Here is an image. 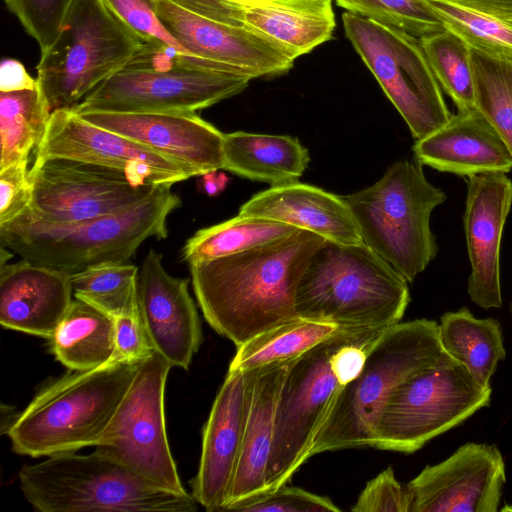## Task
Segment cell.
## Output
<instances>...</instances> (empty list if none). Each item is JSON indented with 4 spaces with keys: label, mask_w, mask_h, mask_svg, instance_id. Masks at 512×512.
<instances>
[{
    "label": "cell",
    "mask_w": 512,
    "mask_h": 512,
    "mask_svg": "<svg viewBox=\"0 0 512 512\" xmlns=\"http://www.w3.org/2000/svg\"><path fill=\"white\" fill-rule=\"evenodd\" d=\"M443 353L439 324L434 320L399 322L381 331L360 374L333 400L309 458L327 451L374 447L381 413L393 391Z\"/></svg>",
    "instance_id": "obj_6"
},
{
    "label": "cell",
    "mask_w": 512,
    "mask_h": 512,
    "mask_svg": "<svg viewBox=\"0 0 512 512\" xmlns=\"http://www.w3.org/2000/svg\"><path fill=\"white\" fill-rule=\"evenodd\" d=\"M74 0H4L41 51L56 40Z\"/></svg>",
    "instance_id": "obj_38"
},
{
    "label": "cell",
    "mask_w": 512,
    "mask_h": 512,
    "mask_svg": "<svg viewBox=\"0 0 512 512\" xmlns=\"http://www.w3.org/2000/svg\"><path fill=\"white\" fill-rule=\"evenodd\" d=\"M156 13L189 53L235 67L251 78L286 72L298 57L287 47L246 25L218 22L170 0H156Z\"/></svg>",
    "instance_id": "obj_17"
},
{
    "label": "cell",
    "mask_w": 512,
    "mask_h": 512,
    "mask_svg": "<svg viewBox=\"0 0 512 512\" xmlns=\"http://www.w3.org/2000/svg\"><path fill=\"white\" fill-rule=\"evenodd\" d=\"M446 29L461 37L469 47L512 57V24L443 0H426Z\"/></svg>",
    "instance_id": "obj_36"
},
{
    "label": "cell",
    "mask_w": 512,
    "mask_h": 512,
    "mask_svg": "<svg viewBox=\"0 0 512 512\" xmlns=\"http://www.w3.org/2000/svg\"><path fill=\"white\" fill-rule=\"evenodd\" d=\"M505 482L499 448L469 442L405 485L409 512H496Z\"/></svg>",
    "instance_id": "obj_16"
},
{
    "label": "cell",
    "mask_w": 512,
    "mask_h": 512,
    "mask_svg": "<svg viewBox=\"0 0 512 512\" xmlns=\"http://www.w3.org/2000/svg\"><path fill=\"white\" fill-rule=\"evenodd\" d=\"M491 394V386L481 385L444 352L393 391L381 413L374 447L414 453L489 406Z\"/></svg>",
    "instance_id": "obj_11"
},
{
    "label": "cell",
    "mask_w": 512,
    "mask_h": 512,
    "mask_svg": "<svg viewBox=\"0 0 512 512\" xmlns=\"http://www.w3.org/2000/svg\"><path fill=\"white\" fill-rule=\"evenodd\" d=\"M413 152L422 165L462 177L512 169L506 143L476 107L457 110L442 126L416 140Z\"/></svg>",
    "instance_id": "obj_23"
},
{
    "label": "cell",
    "mask_w": 512,
    "mask_h": 512,
    "mask_svg": "<svg viewBox=\"0 0 512 512\" xmlns=\"http://www.w3.org/2000/svg\"><path fill=\"white\" fill-rule=\"evenodd\" d=\"M333 0H226L246 25L298 57L328 41L335 28Z\"/></svg>",
    "instance_id": "obj_26"
},
{
    "label": "cell",
    "mask_w": 512,
    "mask_h": 512,
    "mask_svg": "<svg viewBox=\"0 0 512 512\" xmlns=\"http://www.w3.org/2000/svg\"><path fill=\"white\" fill-rule=\"evenodd\" d=\"M381 331L342 328L291 361L277 404L267 491L286 485L309 458L333 400L360 374Z\"/></svg>",
    "instance_id": "obj_3"
},
{
    "label": "cell",
    "mask_w": 512,
    "mask_h": 512,
    "mask_svg": "<svg viewBox=\"0 0 512 512\" xmlns=\"http://www.w3.org/2000/svg\"><path fill=\"white\" fill-rule=\"evenodd\" d=\"M469 48L475 107L491 122L512 155V57Z\"/></svg>",
    "instance_id": "obj_34"
},
{
    "label": "cell",
    "mask_w": 512,
    "mask_h": 512,
    "mask_svg": "<svg viewBox=\"0 0 512 512\" xmlns=\"http://www.w3.org/2000/svg\"><path fill=\"white\" fill-rule=\"evenodd\" d=\"M139 363L112 360L70 370L42 389L10 423L12 450L33 458L95 446L128 390Z\"/></svg>",
    "instance_id": "obj_7"
},
{
    "label": "cell",
    "mask_w": 512,
    "mask_h": 512,
    "mask_svg": "<svg viewBox=\"0 0 512 512\" xmlns=\"http://www.w3.org/2000/svg\"><path fill=\"white\" fill-rule=\"evenodd\" d=\"M249 380L250 370L228 369L203 428L191 494L207 511L224 510L227 503L242 444Z\"/></svg>",
    "instance_id": "obj_21"
},
{
    "label": "cell",
    "mask_w": 512,
    "mask_h": 512,
    "mask_svg": "<svg viewBox=\"0 0 512 512\" xmlns=\"http://www.w3.org/2000/svg\"><path fill=\"white\" fill-rule=\"evenodd\" d=\"M19 481L26 500L41 512H192L198 504L192 494L163 489L97 448L25 465Z\"/></svg>",
    "instance_id": "obj_8"
},
{
    "label": "cell",
    "mask_w": 512,
    "mask_h": 512,
    "mask_svg": "<svg viewBox=\"0 0 512 512\" xmlns=\"http://www.w3.org/2000/svg\"><path fill=\"white\" fill-rule=\"evenodd\" d=\"M509 310H510V313H511V315H512V301H511V302H510V304H509Z\"/></svg>",
    "instance_id": "obj_48"
},
{
    "label": "cell",
    "mask_w": 512,
    "mask_h": 512,
    "mask_svg": "<svg viewBox=\"0 0 512 512\" xmlns=\"http://www.w3.org/2000/svg\"><path fill=\"white\" fill-rule=\"evenodd\" d=\"M115 319V352L112 360L140 363L154 352L140 312Z\"/></svg>",
    "instance_id": "obj_43"
},
{
    "label": "cell",
    "mask_w": 512,
    "mask_h": 512,
    "mask_svg": "<svg viewBox=\"0 0 512 512\" xmlns=\"http://www.w3.org/2000/svg\"><path fill=\"white\" fill-rule=\"evenodd\" d=\"M239 215L286 223L339 244L363 243L343 197L298 181L253 195L240 207Z\"/></svg>",
    "instance_id": "obj_25"
},
{
    "label": "cell",
    "mask_w": 512,
    "mask_h": 512,
    "mask_svg": "<svg viewBox=\"0 0 512 512\" xmlns=\"http://www.w3.org/2000/svg\"><path fill=\"white\" fill-rule=\"evenodd\" d=\"M309 160L308 150L288 135L224 134L223 169L271 187L298 181Z\"/></svg>",
    "instance_id": "obj_27"
},
{
    "label": "cell",
    "mask_w": 512,
    "mask_h": 512,
    "mask_svg": "<svg viewBox=\"0 0 512 512\" xmlns=\"http://www.w3.org/2000/svg\"><path fill=\"white\" fill-rule=\"evenodd\" d=\"M29 209L50 221H78L120 212L160 185H139L124 173L69 159L34 162Z\"/></svg>",
    "instance_id": "obj_14"
},
{
    "label": "cell",
    "mask_w": 512,
    "mask_h": 512,
    "mask_svg": "<svg viewBox=\"0 0 512 512\" xmlns=\"http://www.w3.org/2000/svg\"><path fill=\"white\" fill-rule=\"evenodd\" d=\"M342 21L347 38L415 140L448 121L452 114L419 38L348 11Z\"/></svg>",
    "instance_id": "obj_12"
},
{
    "label": "cell",
    "mask_w": 512,
    "mask_h": 512,
    "mask_svg": "<svg viewBox=\"0 0 512 512\" xmlns=\"http://www.w3.org/2000/svg\"><path fill=\"white\" fill-rule=\"evenodd\" d=\"M142 44L103 0H74L36 67L51 110H73L122 69Z\"/></svg>",
    "instance_id": "obj_10"
},
{
    "label": "cell",
    "mask_w": 512,
    "mask_h": 512,
    "mask_svg": "<svg viewBox=\"0 0 512 512\" xmlns=\"http://www.w3.org/2000/svg\"><path fill=\"white\" fill-rule=\"evenodd\" d=\"M0 268L1 325L50 339L74 300L72 275L23 258Z\"/></svg>",
    "instance_id": "obj_22"
},
{
    "label": "cell",
    "mask_w": 512,
    "mask_h": 512,
    "mask_svg": "<svg viewBox=\"0 0 512 512\" xmlns=\"http://www.w3.org/2000/svg\"><path fill=\"white\" fill-rule=\"evenodd\" d=\"M439 339L443 351L483 386H490L498 363L506 357L500 322L476 318L467 307L441 315Z\"/></svg>",
    "instance_id": "obj_29"
},
{
    "label": "cell",
    "mask_w": 512,
    "mask_h": 512,
    "mask_svg": "<svg viewBox=\"0 0 512 512\" xmlns=\"http://www.w3.org/2000/svg\"><path fill=\"white\" fill-rule=\"evenodd\" d=\"M440 85L457 110L475 107V85L468 44L454 32L443 31L420 38Z\"/></svg>",
    "instance_id": "obj_35"
},
{
    "label": "cell",
    "mask_w": 512,
    "mask_h": 512,
    "mask_svg": "<svg viewBox=\"0 0 512 512\" xmlns=\"http://www.w3.org/2000/svg\"><path fill=\"white\" fill-rule=\"evenodd\" d=\"M341 329L335 323L296 317L238 346L229 368L246 371L293 360Z\"/></svg>",
    "instance_id": "obj_31"
},
{
    "label": "cell",
    "mask_w": 512,
    "mask_h": 512,
    "mask_svg": "<svg viewBox=\"0 0 512 512\" xmlns=\"http://www.w3.org/2000/svg\"><path fill=\"white\" fill-rule=\"evenodd\" d=\"M291 361L250 370L242 444L224 510L267 491L277 404Z\"/></svg>",
    "instance_id": "obj_24"
},
{
    "label": "cell",
    "mask_w": 512,
    "mask_h": 512,
    "mask_svg": "<svg viewBox=\"0 0 512 512\" xmlns=\"http://www.w3.org/2000/svg\"><path fill=\"white\" fill-rule=\"evenodd\" d=\"M103 1L143 42L157 40L189 53L160 21L156 13V0Z\"/></svg>",
    "instance_id": "obj_40"
},
{
    "label": "cell",
    "mask_w": 512,
    "mask_h": 512,
    "mask_svg": "<svg viewBox=\"0 0 512 512\" xmlns=\"http://www.w3.org/2000/svg\"><path fill=\"white\" fill-rule=\"evenodd\" d=\"M139 269L127 262L96 265L72 275L74 297L113 318L139 313Z\"/></svg>",
    "instance_id": "obj_33"
},
{
    "label": "cell",
    "mask_w": 512,
    "mask_h": 512,
    "mask_svg": "<svg viewBox=\"0 0 512 512\" xmlns=\"http://www.w3.org/2000/svg\"><path fill=\"white\" fill-rule=\"evenodd\" d=\"M422 166L417 160L396 161L373 185L343 197L363 243L408 283L438 252L430 217L447 199L442 189L427 180Z\"/></svg>",
    "instance_id": "obj_9"
},
{
    "label": "cell",
    "mask_w": 512,
    "mask_h": 512,
    "mask_svg": "<svg viewBox=\"0 0 512 512\" xmlns=\"http://www.w3.org/2000/svg\"><path fill=\"white\" fill-rule=\"evenodd\" d=\"M181 205L171 185H160L127 209L84 220L50 221L28 208L0 226V244L32 263L74 275L100 264L127 262L147 239H165L168 217Z\"/></svg>",
    "instance_id": "obj_2"
},
{
    "label": "cell",
    "mask_w": 512,
    "mask_h": 512,
    "mask_svg": "<svg viewBox=\"0 0 512 512\" xmlns=\"http://www.w3.org/2000/svg\"><path fill=\"white\" fill-rule=\"evenodd\" d=\"M252 79L235 67L152 40L72 111L196 112L239 94Z\"/></svg>",
    "instance_id": "obj_4"
},
{
    "label": "cell",
    "mask_w": 512,
    "mask_h": 512,
    "mask_svg": "<svg viewBox=\"0 0 512 512\" xmlns=\"http://www.w3.org/2000/svg\"><path fill=\"white\" fill-rule=\"evenodd\" d=\"M174 4L200 16L232 25L240 23L237 12L226 0H170Z\"/></svg>",
    "instance_id": "obj_44"
},
{
    "label": "cell",
    "mask_w": 512,
    "mask_h": 512,
    "mask_svg": "<svg viewBox=\"0 0 512 512\" xmlns=\"http://www.w3.org/2000/svg\"><path fill=\"white\" fill-rule=\"evenodd\" d=\"M463 216L471 272L468 295L483 309L500 308V245L512 207V181L506 173L468 177Z\"/></svg>",
    "instance_id": "obj_20"
},
{
    "label": "cell",
    "mask_w": 512,
    "mask_h": 512,
    "mask_svg": "<svg viewBox=\"0 0 512 512\" xmlns=\"http://www.w3.org/2000/svg\"><path fill=\"white\" fill-rule=\"evenodd\" d=\"M325 238L305 229L232 255L189 264L209 325L237 347L298 317L299 281Z\"/></svg>",
    "instance_id": "obj_1"
},
{
    "label": "cell",
    "mask_w": 512,
    "mask_h": 512,
    "mask_svg": "<svg viewBox=\"0 0 512 512\" xmlns=\"http://www.w3.org/2000/svg\"><path fill=\"white\" fill-rule=\"evenodd\" d=\"M407 280L366 244L329 240L313 254L295 296L298 317L384 330L403 318Z\"/></svg>",
    "instance_id": "obj_5"
},
{
    "label": "cell",
    "mask_w": 512,
    "mask_h": 512,
    "mask_svg": "<svg viewBox=\"0 0 512 512\" xmlns=\"http://www.w3.org/2000/svg\"><path fill=\"white\" fill-rule=\"evenodd\" d=\"M171 367L156 351L139 363L94 447L157 486L186 495L166 431L164 394Z\"/></svg>",
    "instance_id": "obj_13"
},
{
    "label": "cell",
    "mask_w": 512,
    "mask_h": 512,
    "mask_svg": "<svg viewBox=\"0 0 512 512\" xmlns=\"http://www.w3.org/2000/svg\"><path fill=\"white\" fill-rule=\"evenodd\" d=\"M219 170H213L207 172L201 176V188L208 196H217L221 193L228 184V177L223 172H218Z\"/></svg>",
    "instance_id": "obj_47"
},
{
    "label": "cell",
    "mask_w": 512,
    "mask_h": 512,
    "mask_svg": "<svg viewBox=\"0 0 512 512\" xmlns=\"http://www.w3.org/2000/svg\"><path fill=\"white\" fill-rule=\"evenodd\" d=\"M299 228L279 221L238 216L195 232L184 244L188 264L232 255L287 236Z\"/></svg>",
    "instance_id": "obj_32"
},
{
    "label": "cell",
    "mask_w": 512,
    "mask_h": 512,
    "mask_svg": "<svg viewBox=\"0 0 512 512\" xmlns=\"http://www.w3.org/2000/svg\"><path fill=\"white\" fill-rule=\"evenodd\" d=\"M37 86V79H33L29 75L20 61L6 58L1 62L0 92L34 89Z\"/></svg>",
    "instance_id": "obj_45"
},
{
    "label": "cell",
    "mask_w": 512,
    "mask_h": 512,
    "mask_svg": "<svg viewBox=\"0 0 512 512\" xmlns=\"http://www.w3.org/2000/svg\"><path fill=\"white\" fill-rule=\"evenodd\" d=\"M228 511L338 512L340 508L326 496H320L302 488L283 485L240 501Z\"/></svg>",
    "instance_id": "obj_39"
},
{
    "label": "cell",
    "mask_w": 512,
    "mask_h": 512,
    "mask_svg": "<svg viewBox=\"0 0 512 512\" xmlns=\"http://www.w3.org/2000/svg\"><path fill=\"white\" fill-rule=\"evenodd\" d=\"M348 12L422 38L446 29L426 0H334Z\"/></svg>",
    "instance_id": "obj_37"
},
{
    "label": "cell",
    "mask_w": 512,
    "mask_h": 512,
    "mask_svg": "<svg viewBox=\"0 0 512 512\" xmlns=\"http://www.w3.org/2000/svg\"><path fill=\"white\" fill-rule=\"evenodd\" d=\"M354 512H409L406 486L395 477L391 467L371 479L351 507Z\"/></svg>",
    "instance_id": "obj_41"
},
{
    "label": "cell",
    "mask_w": 512,
    "mask_h": 512,
    "mask_svg": "<svg viewBox=\"0 0 512 512\" xmlns=\"http://www.w3.org/2000/svg\"><path fill=\"white\" fill-rule=\"evenodd\" d=\"M51 113L39 85L0 92V170L28 160L46 132Z\"/></svg>",
    "instance_id": "obj_30"
},
{
    "label": "cell",
    "mask_w": 512,
    "mask_h": 512,
    "mask_svg": "<svg viewBox=\"0 0 512 512\" xmlns=\"http://www.w3.org/2000/svg\"><path fill=\"white\" fill-rule=\"evenodd\" d=\"M77 115L176 161L193 176L223 169L224 134L195 112L91 111Z\"/></svg>",
    "instance_id": "obj_18"
},
{
    "label": "cell",
    "mask_w": 512,
    "mask_h": 512,
    "mask_svg": "<svg viewBox=\"0 0 512 512\" xmlns=\"http://www.w3.org/2000/svg\"><path fill=\"white\" fill-rule=\"evenodd\" d=\"M512 24V0H443Z\"/></svg>",
    "instance_id": "obj_46"
},
{
    "label": "cell",
    "mask_w": 512,
    "mask_h": 512,
    "mask_svg": "<svg viewBox=\"0 0 512 512\" xmlns=\"http://www.w3.org/2000/svg\"><path fill=\"white\" fill-rule=\"evenodd\" d=\"M28 160L0 170V226L22 215L32 203Z\"/></svg>",
    "instance_id": "obj_42"
},
{
    "label": "cell",
    "mask_w": 512,
    "mask_h": 512,
    "mask_svg": "<svg viewBox=\"0 0 512 512\" xmlns=\"http://www.w3.org/2000/svg\"><path fill=\"white\" fill-rule=\"evenodd\" d=\"M190 279L171 276L162 255L150 249L139 270V312L154 349L172 366L188 369L202 343Z\"/></svg>",
    "instance_id": "obj_19"
},
{
    "label": "cell",
    "mask_w": 512,
    "mask_h": 512,
    "mask_svg": "<svg viewBox=\"0 0 512 512\" xmlns=\"http://www.w3.org/2000/svg\"><path fill=\"white\" fill-rule=\"evenodd\" d=\"M55 358L69 370H88L112 361L115 319L75 298L50 338Z\"/></svg>",
    "instance_id": "obj_28"
},
{
    "label": "cell",
    "mask_w": 512,
    "mask_h": 512,
    "mask_svg": "<svg viewBox=\"0 0 512 512\" xmlns=\"http://www.w3.org/2000/svg\"><path fill=\"white\" fill-rule=\"evenodd\" d=\"M53 158L114 169L139 185L172 186L193 177L176 161L65 109L52 111L46 132L35 148L34 162Z\"/></svg>",
    "instance_id": "obj_15"
}]
</instances>
